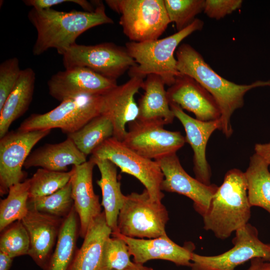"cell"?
<instances>
[{
    "label": "cell",
    "mask_w": 270,
    "mask_h": 270,
    "mask_svg": "<svg viewBox=\"0 0 270 270\" xmlns=\"http://www.w3.org/2000/svg\"><path fill=\"white\" fill-rule=\"evenodd\" d=\"M28 18L37 32L32 48L34 56H39L51 48H56L58 54L63 56L86 31L98 26L114 23L106 15L104 4L100 1L96 2V8L92 12L32 8L28 12Z\"/></svg>",
    "instance_id": "cell-1"
},
{
    "label": "cell",
    "mask_w": 270,
    "mask_h": 270,
    "mask_svg": "<svg viewBox=\"0 0 270 270\" xmlns=\"http://www.w3.org/2000/svg\"><path fill=\"white\" fill-rule=\"evenodd\" d=\"M177 68L181 74L190 76L204 88L216 100L221 112L220 131L228 138L232 134L230 119L234 112L244 105V97L250 90L270 86V80L238 84L216 73L192 46L182 44L176 52Z\"/></svg>",
    "instance_id": "cell-2"
},
{
    "label": "cell",
    "mask_w": 270,
    "mask_h": 270,
    "mask_svg": "<svg viewBox=\"0 0 270 270\" xmlns=\"http://www.w3.org/2000/svg\"><path fill=\"white\" fill-rule=\"evenodd\" d=\"M251 207L244 172L238 168L230 170L202 216L204 228L224 240L248 223Z\"/></svg>",
    "instance_id": "cell-3"
},
{
    "label": "cell",
    "mask_w": 270,
    "mask_h": 270,
    "mask_svg": "<svg viewBox=\"0 0 270 270\" xmlns=\"http://www.w3.org/2000/svg\"><path fill=\"white\" fill-rule=\"evenodd\" d=\"M202 20L196 18L182 30L162 39L138 42H130L126 48L134 59L136 65L128 70L131 77L144 78L148 75L160 76L165 84L170 86L181 74L177 68V60L174 52L179 44L186 38L204 27Z\"/></svg>",
    "instance_id": "cell-4"
},
{
    "label": "cell",
    "mask_w": 270,
    "mask_h": 270,
    "mask_svg": "<svg viewBox=\"0 0 270 270\" xmlns=\"http://www.w3.org/2000/svg\"><path fill=\"white\" fill-rule=\"evenodd\" d=\"M106 2L120 14V24L132 42L158 39L170 23L164 0H106Z\"/></svg>",
    "instance_id": "cell-5"
},
{
    "label": "cell",
    "mask_w": 270,
    "mask_h": 270,
    "mask_svg": "<svg viewBox=\"0 0 270 270\" xmlns=\"http://www.w3.org/2000/svg\"><path fill=\"white\" fill-rule=\"evenodd\" d=\"M102 95L87 94L65 100L44 114H34L20 124L18 130L30 132L58 128L73 133L101 114Z\"/></svg>",
    "instance_id": "cell-6"
},
{
    "label": "cell",
    "mask_w": 270,
    "mask_h": 270,
    "mask_svg": "<svg viewBox=\"0 0 270 270\" xmlns=\"http://www.w3.org/2000/svg\"><path fill=\"white\" fill-rule=\"evenodd\" d=\"M168 220L162 202L153 200L144 189L140 194L126 196L118 216L117 232L129 238H156L166 234Z\"/></svg>",
    "instance_id": "cell-7"
},
{
    "label": "cell",
    "mask_w": 270,
    "mask_h": 270,
    "mask_svg": "<svg viewBox=\"0 0 270 270\" xmlns=\"http://www.w3.org/2000/svg\"><path fill=\"white\" fill-rule=\"evenodd\" d=\"M92 156L112 162L122 172L139 180L153 200L162 202L164 194L161 190V184L164 176L156 160L139 154L113 136L96 148Z\"/></svg>",
    "instance_id": "cell-8"
},
{
    "label": "cell",
    "mask_w": 270,
    "mask_h": 270,
    "mask_svg": "<svg viewBox=\"0 0 270 270\" xmlns=\"http://www.w3.org/2000/svg\"><path fill=\"white\" fill-rule=\"evenodd\" d=\"M62 56L65 69L84 67L114 80L136 65L126 47L112 42L90 46L75 44Z\"/></svg>",
    "instance_id": "cell-9"
},
{
    "label": "cell",
    "mask_w": 270,
    "mask_h": 270,
    "mask_svg": "<svg viewBox=\"0 0 270 270\" xmlns=\"http://www.w3.org/2000/svg\"><path fill=\"white\" fill-rule=\"evenodd\" d=\"M232 242V248L218 255L206 256L193 252L192 270H234L256 258L270 262V244L262 242L256 228L249 223L235 232Z\"/></svg>",
    "instance_id": "cell-10"
},
{
    "label": "cell",
    "mask_w": 270,
    "mask_h": 270,
    "mask_svg": "<svg viewBox=\"0 0 270 270\" xmlns=\"http://www.w3.org/2000/svg\"><path fill=\"white\" fill-rule=\"evenodd\" d=\"M51 130L8 132L0 139V192L8 193L12 186L22 182V170L33 147Z\"/></svg>",
    "instance_id": "cell-11"
},
{
    "label": "cell",
    "mask_w": 270,
    "mask_h": 270,
    "mask_svg": "<svg viewBox=\"0 0 270 270\" xmlns=\"http://www.w3.org/2000/svg\"><path fill=\"white\" fill-rule=\"evenodd\" d=\"M122 142L139 154L155 160L176 153L184 146L186 140L180 132L136 120L129 124V130Z\"/></svg>",
    "instance_id": "cell-12"
},
{
    "label": "cell",
    "mask_w": 270,
    "mask_h": 270,
    "mask_svg": "<svg viewBox=\"0 0 270 270\" xmlns=\"http://www.w3.org/2000/svg\"><path fill=\"white\" fill-rule=\"evenodd\" d=\"M155 160L164 176L161 190L188 197L194 202V210L203 216L209 208L218 186L212 184H205L190 176L182 168L176 153Z\"/></svg>",
    "instance_id": "cell-13"
},
{
    "label": "cell",
    "mask_w": 270,
    "mask_h": 270,
    "mask_svg": "<svg viewBox=\"0 0 270 270\" xmlns=\"http://www.w3.org/2000/svg\"><path fill=\"white\" fill-rule=\"evenodd\" d=\"M50 94L62 102L87 94L102 95L117 86L110 78L84 67H74L60 71L48 82Z\"/></svg>",
    "instance_id": "cell-14"
},
{
    "label": "cell",
    "mask_w": 270,
    "mask_h": 270,
    "mask_svg": "<svg viewBox=\"0 0 270 270\" xmlns=\"http://www.w3.org/2000/svg\"><path fill=\"white\" fill-rule=\"evenodd\" d=\"M144 80L131 77L125 83L116 86L102 95L101 114L107 116L114 126L113 137L122 142L128 130L126 124L136 120L139 110L134 96L142 88Z\"/></svg>",
    "instance_id": "cell-15"
},
{
    "label": "cell",
    "mask_w": 270,
    "mask_h": 270,
    "mask_svg": "<svg viewBox=\"0 0 270 270\" xmlns=\"http://www.w3.org/2000/svg\"><path fill=\"white\" fill-rule=\"evenodd\" d=\"M170 104L192 112L202 121L219 120L221 112L213 96L192 77L181 74L166 90Z\"/></svg>",
    "instance_id": "cell-16"
},
{
    "label": "cell",
    "mask_w": 270,
    "mask_h": 270,
    "mask_svg": "<svg viewBox=\"0 0 270 270\" xmlns=\"http://www.w3.org/2000/svg\"><path fill=\"white\" fill-rule=\"evenodd\" d=\"M175 118L183 126L186 142L189 144L194 152V172L195 178L201 182L210 185L212 172L206 160V147L212 134L220 130V119L211 121H202L186 114L178 106L170 104Z\"/></svg>",
    "instance_id": "cell-17"
},
{
    "label": "cell",
    "mask_w": 270,
    "mask_h": 270,
    "mask_svg": "<svg viewBox=\"0 0 270 270\" xmlns=\"http://www.w3.org/2000/svg\"><path fill=\"white\" fill-rule=\"evenodd\" d=\"M112 236H119L124 240L136 263L143 264L150 260L158 259L172 262L178 266H191L192 256L195 248L194 244L180 246L166 234L147 240L129 238L118 232H112Z\"/></svg>",
    "instance_id": "cell-18"
},
{
    "label": "cell",
    "mask_w": 270,
    "mask_h": 270,
    "mask_svg": "<svg viewBox=\"0 0 270 270\" xmlns=\"http://www.w3.org/2000/svg\"><path fill=\"white\" fill-rule=\"evenodd\" d=\"M96 166L93 158L71 170L70 182L74 206L80 221V236L84 238L88 227L101 213L99 196L92 186V172Z\"/></svg>",
    "instance_id": "cell-19"
},
{
    "label": "cell",
    "mask_w": 270,
    "mask_h": 270,
    "mask_svg": "<svg viewBox=\"0 0 270 270\" xmlns=\"http://www.w3.org/2000/svg\"><path fill=\"white\" fill-rule=\"evenodd\" d=\"M64 218L28 210L22 220L28 234V255L43 270L55 248Z\"/></svg>",
    "instance_id": "cell-20"
},
{
    "label": "cell",
    "mask_w": 270,
    "mask_h": 270,
    "mask_svg": "<svg viewBox=\"0 0 270 270\" xmlns=\"http://www.w3.org/2000/svg\"><path fill=\"white\" fill-rule=\"evenodd\" d=\"M146 78L142 88L144 92L138 104L139 114L136 120L164 126L172 123L175 116L170 106L164 82L154 74Z\"/></svg>",
    "instance_id": "cell-21"
},
{
    "label": "cell",
    "mask_w": 270,
    "mask_h": 270,
    "mask_svg": "<svg viewBox=\"0 0 270 270\" xmlns=\"http://www.w3.org/2000/svg\"><path fill=\"white\" fill-rule=\"evenodd\" d=\"M86 156L81 152L69 138L54 144H46L29 155L24 166H39L46 170L66 172L70 165L77 166L86 162Z\"/></svg>",
    "instance_id": "cell-22"
},
{
    "label": "cell",
    "mask_w": 270,
    "mask_h": 270,
    "mask_svg": "<svg viewBox=\"0 0 270 270\" xmlns=\"http://www.w3.org/2000/svg\"><path fill=\"white\" fill-rule=\"evenodd\" d=\"M112 230L106 222L104 212L92 222L81 247L77 249L68 270H97L104 244Z\"/></svg>",
    "instance_id": "cell-23"
},
{
    "label": "cell",
    "mask_w": 270,
    "mask_h": 270,
    "mask_svg": "<svg viewBox=\"0 0 270 270\" xmlns=\"http://www.w3.org/2000/svg\"><path fill=\"white\" fill-rule=\"evenodd\" d=\"M36 74L30 68L21 70L19 78L0 110V138L8 132L12 124L22 116L32 102Z\"/></svg>",
    "instance_id": "cell-24"
},
{
    "label": "cell",
    "mask_w": 270,
    "mask_h": 270,
    "mask_svg": "<svg viewBox=\"0 0 270 270\" xmlns=\"http://www.w3.org/2000/svg\"><path fill=\"white\" fill-rule=\"evenodd\" d=\"M91 157L101 175L96 183L102 190L101 205L104 208L106 222L112 232H117L118 216L126 196L121 191L120 184L118 180L117 166L108 160Z\"/></svg>",
    "instance_id": "cell-25"
},
{
    "label": "cell",
    "mask_w": 270,
    "mask_h": 270,
    "mask_svg": "<svg viewBox=\"0 0 270 270\" xmlns=\"http://www.w3.org/2000/svg\"><path fill=\"white\" fill-rule=\"evenodd\" d=\"M80 221L74 208L64 218L50 258L42 270H68L77 250Z\"/></svg>",
    "instance_id": "cell-26"
},
{
    "label": "cell",
    "mask_w": 270,
    "mask_h": 270,
    "mask_svg": "<svg viewBox=\"0 0 270 270\" xmlns=\"http://www.w3.org/2000/svg\"><path fill=\"white\" fill-rule=\"evenodd\" d=\"M269 164L256 154L252 155L244 172L248 196L251 206L262 208L270 214Z\"/></svg>",
    "instance_id": "cell-27"
},
{
    "label": "cell",
    "mask_w": 270,
    "mask_h": 270,
    "mask_svg": "<svg viewBox=\"0 0 270 270\" xmlns=\"http://www.w3.org/2000/svg\"><path fill=\"white\" fill-rule=\"evenodd\" d=\"M113 136L114 126L112 122L107 116L100 114L78 130L68 134V138L87 156Z\"/></svg>",
    "instance_id": "cell-28"
},
{
    "label": "cell",
    "mask_w": 270,
    "mask_h": 270,
    "mask_svg": "<svg viewBox=\"0 0 270 270\" xmlns=\"http://www.w3.org/2000/svg\"><path fill=\"white\" fill-rule=\"evenodd\" d=\"M30 180L15 184L10 187L6 198L0 202V231L2 232L13 222L22 220L28 209Z\"/></svg>",
    "instance_id": "cell-29"
},
{
    "label": "cell",
    "mask_w": 270,
    "mask_h": 270,
    "mask_svg": "<svg viewBox=\"0 0 270 270\" xmlns=\"http://www.w3.org/2000/svg\"><path fill=\"white\" fill-rule=\"evenodd\" d=\"M28 210H36L54 216L64 218L74 208L70 181L56 192L44 196L29 198Z\"/></svg>",
    "instance_id": "cell-30"
},
{
    "label": "cell",
    "mask_w": 270,
    "mask_h": 270,
    "mask_svg": "<svg viewBox=\"0 0 270 270\" xmlns=\"http://www.w3.org/2000/svg\"><path fill=\"white\" fill-rule=\"evenodd\" d=\"M71 170L56 172L38 168L29 178V198L51 194L64 186L70 180Z\"/></svg>",
    "instance_id": "cell-31"
},
{
    "label": "cell",
    "mask_w": 270,
    "mask_h": 270,
    "mask_svg": "<svg viewBox=\"0 0 270 270\" xmlns=\"http://www.w3.org/2000/svg\"><path fill=\"white\" fill-rule=\"evenodd\" d=\"M128 245L122 238L112 236L106 241L97 270H124L134 262L130 260Z\"/></svg>",
    "instance_id": "cell-32"
},
{
    "label": "cell",
    "mask_w": 270,
    "mask_h": 270,
    "mask_svg": "<svg viewBox=\"0 0 270 270\" xmlns=\"http://www.w3.org/2000/svg\"><path fill=\"white\" fill-rule=\"evenodd\" d=\"M0 238V251L14 258L28 255L30 240L22 220L16 221L3 230Z\"/></svg>",
    "instance_id": "cell-33"
},
{
    "label": "cell",
    "mask_w": 270,
    "mask_h": 270,
    "mask_svg": "<svg viewBox=\"0 0 270 270\" xmlns=\"http://www.w3.org/2000/svg\"><path fill=\"white\" fill-rule=\"evenodd\" d=\"M170 21L175 24L178 32L190 26L196 16L204 11L205 0H164Z\"/></svg>",
    "instance_id": "cell-34"
},
{
    "label": "cell",
    "mask_w": 270,
    "mask_h": 270,
    "mask_svg": "<svg viewBox=\"0 0 270 270\" xmlns=\"http://www.w3.org/2000/svg\"><path fill=\"white\" fill-rule=\"evenodd\" d=\"M18 59L10 58L0 65V110L13 90L20 73Z\"/></svg>",
    "instance_id": "cell-35"
},
{
    "label": "cell",
    "mask_w": 270,
    "mask_h": 270,
    "mask_svg": "<svg viewBox=\"0 0 270 270\" xmlns=\"http://www.w3.org/2000/svg\"><path fill=\"white\" fill-rule=\"evenodd\" d=\"M242 0H206L204 12L210 18L220 20L240 8Z\"/></svg>",
    "instance_id": "cell-36"
},
{
    "label": "cell",
    "mask_w": 270,
    "mask_h": 270,
    "mask_svg": "<svg viewBox=\"0 0 270 270\" xmlns=\"http://www.w3.org/2000/svg\"><path fill=\"white\" fill-rule=\"evenodd\" d=\"M23 2L28 6L36 9H46L64 2H72L78 4L86 12L94 10L96 6L84 0H25Z\"/></svg>",
    "instance_id": "cell-37"
},
{
    "label": "cell",
    "mask_w": 270,
    "mask_h": 270,
    "mask_svg": "<svg viewBox=\"0 0 270 270\" xmlns=\"http://www.w3.org/2000/svg\"><path fill=\"white\" fill-rule=\"evenodd\" d=\"M254 151L255 154L270 166V142L265 144H256Z\"/></svg>",
    "instance_id": "cell-38"
},
{
    "label": "cell",
    "mask_w": 270,
    "mask_h": 270,
    "mask_svg": "<svg viewBox=\"0 0 270 270\" xmlns=\"http://www.w3.org/2000/svg\"><path fill=\"white\" fill-rule=\"evenodd\" d=\"M246 270H270V262L256 258L250 260V265Z\"/></svg>",
    "instance_id": "cell-39"
},
{
    "label": "cell",
    "mask_w": 270,
    "mask_h": 270,
    "mask_svg": "<svg viewBox=\"0 0 270 270\" xmlns=\"http://www.w3.org/2000/svg\"><path fill=\"white\" fill-rule=\"evenodd\" d=\"M13 258L0 251V270H9L12 266Z\"/></svg>",
    "instance_id": "cell-40"
},
{
    "label": "cell",
    "mask_w": 270,
    "mask_h": 270,
    "mask_svg": "<svg viewBox=\"0 0 270 270\" xmlns=\"http://www.w3.org/2000/svg\"><path fill=\"white\" fill-rule=\"evenodd\" d=\"M124 270H154L152 268L144 266L142 264H134Z\"/></svg>",
    "instance_id": "cell-41"
},
{
    "label": "cell",
    "mask_w": 270,
    "mask_h": 270,
    "mask_svg": "<svg viewBox=\"0 0 270 270\" xmlns=\"http://www.w3.org/2000/svg\"><path fill=\"white\" fill-rule=\"evenodd\" d=\"M269 168H270V166H269Z\"/></svg>",
    "instance_id": "cell-42"
}]
</instances>
